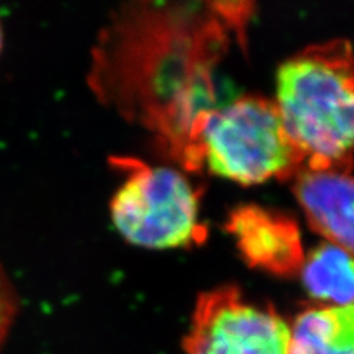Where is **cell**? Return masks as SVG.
<instances>
[{"label": "cell", "mask_w": 354, "mask_h": 354, "mask_svg": "<svg viewBox=\"0 0 354 354\" xmlns=\"http://www.w3.org/2000/svg\"><path fill=\"white\" fill-rule=\"evenodd\" d=\"M290 325L272 306L250 300L236 286L198 297L186 354H288Z\"/></svg>", "instance_id": "5"}, {"label": "cell", "mask_w": 354, "mask_h": 354, "mask_svg": "<svg viewBox=\"0 0 354 354\" xmlns=\"http://www.w3.org/2000/svg\"><path fill=\"white\" fill-rule=\"evenodd\" d=\"M308 295L326 306H353L354 268L351 252L325 242L306 256L301 268Z\"/></svg>", "instance_id": "9"}, {"label": "cell", "mask_w": 354, "mask_h": 354, "mask_svg": "<svg viewBox=\"0 0 354 354\" xmlns=\"http://www.w3.org/2000/svg\"><path fill=\"white\" fill-rule=\"evenodd\" d=\"M18 313V297L3 266L0 264V350L12 329Z\"/></svg>", "instance_id": "10"}, {"label": "cell", "mask_w": 354, "mask_h": 354, "mask_svg": "<svg viewBox=\"0 0 354 354\" xmlns=\"http://www.w3.org/2000/svg\"><path fill=\"white\" fill-rule=\"evenodd\" d=\"M288 354H354L353 306L306 308L290 328Z\"/></svg>", "instance_id": "8"}, {"label": "cell", "mask_w": 354, "mask_h": 354, "mask_svg": "<svg viewBox=\"0 0 354 354\" xmlns=\"http://www.w3.org/2000/svg\"><path fill=\"white\" fill-rule=\"evenodd\" d=\"M241 185L290 179L304 167L301 153L288 138L274 101L239 96L204 117L194 147V171Z\"/></svg>", "instance_id": "3"}, {"label": "cell", "mask_w": 354, "mask_h": 354, "mask_svg": "<svg viewBox=\"0 0 354 354\" xmlns=\"http://www.w3.org/2000/svg\"><path fill=\"white\" fill-rule=\"evenodd\" d=\"M248 17V3L129 5L99 37L88 80L106 105L157 133L194 171L201 121L223 105L216 70L230 31L242 32Z\"/></svg>", "instance_id": "1"}, {"label": "cell", "mask_w": 354, "mask_h": 354, "mask_svg": "<svg viewBox=\"0 0 354 354\" xmlns=\"http://www.w3.org/2000/svg\"><path fill=\"white\" fill-rule=\"evenodd\" d=\"M3 48V30H2V24H0V52H2Z\"/></svg>", "instance_id": "11"}, {"label": "cell", "mask_w": 354, "mask_h": 354, "mask_svg": "<svg viewBox=\"0 0 354 354\" xmlns=\"http://www.w3.org/2000/svg\"><path fill=\"white\" fill-rule=\"evenodd\" d=\"M353 53L347 40L310 46L276 77V108L304 167H353Z\"/></svg>", "instance_id": "2"}, {"label": "cell", "mask_w": 354, "mask_h": 354, "mask_svg": "<svg viewBox=\"0 0 354 354\" xmlns=\"http://www.w3.org/2000/svg\"><path fill=\"white\" fill-rule=\"evenodd\" d=\"M114 162L126 174L111 201V217L121 236L152 250L189 248L205 241L199 192L182 173L133 158Z\"/></svg>", "instance_id": "4"}, {"label": "cell", "mask_w": 354, "mask_h": 354, "mask_svg": "<svg viewBox=\"0 0 354 354\" xmlns=\"http://www.w3.org/2000/svg\"><path fill=\"white\" fill-rule=\"evenodd\" d=\"M226 229L251 268L278 276L300 273L306 259L295 221L259 205H242L230 213Z\"/></svg>", "instance_id": "6"}, {"label": "cell", "mask_w": 354, "mask_h": 354, "mask_svg": "<svg viewBox=\"0 0 354 354\" xmlns=\"http://www.w3.org/2000/svg\"><path fill=\"white\" fill-rule=\"evenodd\" d=\"M292 179L294 194L310 226L328 242L351 252L354 238L351 167H303Z\"/></svg>", "instance_id": "7"}]
</instances>
